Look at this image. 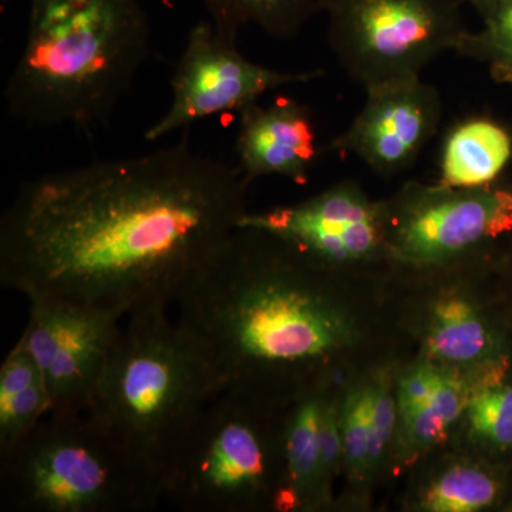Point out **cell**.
Instances as JSON below:
<instances>
[{
  "label": "cell",
  "instance_id": "13",
  "mask_svg": "<svg viewBox=\"0 0 512 512\" xmlns=\"http://www.w3.org/2000/svg\"><path fill=\"white\" fill-rule=\"evenodd\" d=\"M323 153L311 111L293 99L259 101L239 111L237 168L252 183L262 177H284L296 184L308 181Z\"/></svg>",
  "mask_w": 512,
  "mask_h": 512
},
{
  "label": "cell",
  "instance_id": "3",
  "mask_svg": "<svg viewBox=\"0 0 512 512\" xmlns=\"http://www.w3.org/2000/svg\"><path fill=\"white\" fill-rule=\"evenodd\" d=\"M150 42L140 0H30L25 43L3 90L10 119L84 134L106 126Z\"/></svg>",
  "mask_w": 512,
  "mask_h": 512
},
{
  "label": "cell",
  "instance_id": "26",
  "mask_svg": "<svg viewBox=\"0 0 512 512\" xmlns=\"http://www.w3.org/2000/svg\"><path fill=\"white\" fill-rule=\"evenodd\" d=\"M467 2L471 3L485 18L490 13V10L493 9L497 0H467Z\"/></svg>",
  "mask_w": 512,
  "mask_h": 512
},
{
  "label": "cell",
  "instance_id": "4",
  "mask_svg": "<svg viewBox=\"0 0 512 512\" xmlns=\"http://www.w3.org/2000/svg\"><path fill=\"white\" fill-rule=\"evenodd\" d=\"M168 311L123 320L87 407L161 484L181 440L222 390L210 356Z\"/></svg>",
  "mask_w": 512,
  "mask_h": 512
},
{
  "label": "cell",
  "instance_id": "22",
  "mask_svg": "<svg viewBox=\"0 0 512 512\" xmlns=\"http://www.w3.org/2000/svg\"><path fill=\"white\" fill-rule=\"evenodd\" d=\"M50 409L52 403L43 379L0 399V456L25 439Z\"/></svg>",
  "mask_w": 512,
  "mask_h": 512
},
{
  "label": "cell",
  "instance_id": "19",
  "mask_svg": "<svg viewBox=\"0 0 512 512\" xmlns=\"http://www.w3.org/2000/svg\"><path fill=\"white\" fill-rule=\"evenodd\" d=\"M505 357L474 367V387L466 407L468 426L477 439L500 450L512 448V383L505 382Z\"/></svg>",
  "mask_w": 512,
  "mask_h": 512
},
{
  "label": "cell",
  "instance_id": "7",
  "mask_svg": "<svg viewBox=\"0 0 512 512\" xmlns=\"http://www.w3.org/2000/svg\"><path fill=\"white\" fill-rule=\"evenodd\" d=\"M336 62L363 89L420 77L468 36L460 0H318Z\"/></svg>",
  "mask_w": 512,
  "mask_h": 512
},
{
  "label": "cell",
  "instance_id": "6",
  "mask_svg": "<svg viewBox=\"0 0 512 512\" xmlns=\"http://www.w3.org/2000/svg\"><path fill=\"white\" fill-rule=\"evenodd\" d=\"M285 431L272 434L261 393L224 387L202 410L171 457L164 500L185 512L278 508L285 477L275 473Z\"/></svg>",
  "mask_w": 512,
  "mask_h": 512
},
{
  "label": "cell",
  "instance_id": "21",
  "mask_svg": "<svg viewBox=\"0 0 512 512\" xmlns=\"http://www.w3.org/2000/svg\"><path fill=\"white\" fill-rule=\"evenodd\" d=\"M480 33H468L458 55L483 60L497 77L512 79V0H497Z\"/></svg>",
  "mask_w": 512,
  "mask_h": 512
},
{
  "label": "cell",
  "instance_id": "5",
  "mask_svg": "<svg viewBox=\"0 0 512 512\" xmlns=\"http://www.w3.org/2000/svg\"><path fill=\"white\" fill-rule=\"evenodd\" d=\"M0 457L6 511L146 512L164 500L160 478L87 410L47 413Z\"/></svg>",
  "mask_w": 512,
  "mask_h": 512
},
{
  "label": "cell",
  "instance_id": "25",
  "mask_svg": "<svg viewBox=\"0 0 512 512\" xmlns=\"http://www.w3.org/2000/svg\"><path fill=\"white\" fill-rule=\"evenodd\" d=\"M320 470L323 485L328 484L330 474L335 470L339 457L343 456L342 424L340 409L332 400L323 399L319 427Z\"/></svg>",
  "mask_w": 512,
  "mask_h": 512
},
{
  "label": "cell",
  "instance_id": "11",
  "mask_svg": "<svg viewBox=\"0 0 512 512\" xmlns=\"http://www.w3.org/2000/svg\"><path fill=\"white\" fill-rule=\"evenodd\" d=\"M238 228L269 232L316 268L389 255L383 205L370 200L350 181L298 204L259 214L247 212Z\"/></svg>",
  "mask_w": 512,
  "mask_h": 512
},
{
  "label": "cell",
  "instance_id": "14",
  "mask_svg": "<svg viewBox=\"0 0 512 512\" xmlns=\"http://www.w3.org/2000/svg\"><path fill=\"white\" fill-rule=\"evenodd\" d=\"M319 393L305 394L285 421V487L276 510H306L326 498L320 470Z\"/></svg>",
  "mask_w": 512,
  "mask_h": 512
},
{
  "label": "cell",
  "instance_id": "16",
  "mask_svg": "<svg viewBox=\"0 0 512 512\" xmlns=\"http://www.w3.org/2000/svg\"><path fill=\"white\" fill-rule=\"evenodd\" d=\"M473 393V379L441 370L436 387L417 402L397 406L399 441L404 458H416L439 444L464 413Z\"/></svg>",
  "mask_w": 512,
  "mask_h": 512
},
{
  "label": "cell",
  "instance_id": "17",
  "mask_svg": "<svg viewBox=\"0 0 512 512\" xmlns=\"http://www.w3.org/2000/svg\"><path fill=\"white\" fill-rule=\"evenodd\" d=\"M427 352L443 365L476 366L501 356L494 335L463 296L447 295L431 311Z\"/></svg>",
  "mask_w": 512,
  "mask_h": 512
},
{
  "label": "cell",
  "instance_id": "10",
  "mask_svg": "<svg viewBox=\"0 0 512 512\" xmlns=\"http://www.w3.org/2000/svg\"><path fill=\"white\" fill-rule=\"evenodd\" d=\"M29 305L28 325L16 346L39 367L50 412L87 410L126 318L52 298L29 299Z\"/></svg>",
  "mask_w": 512,
  "mask_h": 512
},
{
  "label": "cell",
  "instance_id": "20",
  "mask_svg": "<svg viewBox=\"0 0 512 512\" xmlns=\"http://www.w3.org/2000/svg\"><path fill=\"white\" fill-rule=\"evenodd\" d=\"M498 494L500 484L487 471L454 466L431 483L420 505L431 512H474L493 505Z\"/></svg>",
  "mask_w": 512,
  "mask_h": 512
},
{
  "label": "cell",
  "instance_id": "1",
  "mask_svg": "<svg viewBox=\"0 0 512 512\" xmlns=\"http://www.w3.org/2000/svg\"><path fill=\"white\" fill-rule=\"evenodd\" d=\"M237 165L180 143L39 175L0 218V284L121 316L170 309L247 214Z\"/></svg>",
  "mask_w": 512,
  "mask_h": 512
},
{
  "label": "cell",
  "instance_id": "12",
  "mask_svg": "<svg viewBox=\"0 0 512 512\" xmlns=\"http://www.w3.org/2000/svg\"><path fill=\"white\" fill-rule=\"evenodd\" d=\"M366 103L345 133L323 151L362 160L380 175H396L417 160L443 116L439 90L421 77L365 90Z\"/></svg>",
  "mask_w": 512,
  "mask_h": 512
},
{
  "label": "cell",
  "instance_id": "9",
  "mask_svg": "<svg viewBox=\"0 0 512 512\" xmlns=\"http://www.w3.org/2000/svg\"><path fill=\"white\" fill-rule=\"evenodd\" d=\"M323 76L322 69L284 72L252 62L239 52L238 43L218 35L210 20H201L191 29L171 77L170 107L144 137L153 143L197 121L241 111L281 87Z\"/></svg>",
  "mask_w": 512,
  "mask_h": 512
},
{
  "label": "cell",
  "instance_id": "15",
  "mask_svg": "<svg viewBox=\"0 0 512 512\" xmlns=\"http://www.w3.org/2000/svg\"><path fill=\"white\" fill-rule=\"evenodd\" d=\"M512 156V138L490 120L461 123L451 131L441 157V184L477 188L494 183Z\"/></svg>",
  "mask_w": 512,
  "mask_h": 512
},
{
  "label": "cell",
  "instance_id": "18",
  "mask_svg": "<svg viewBox=\"0 0 512 512\" xmlns=\"http://www.w3.org/2000/svg\"><path fill=\"white\" fill-rule=\"evenodd\" d=\"M215 32L238 43L245 26L279 40L293 39L318 15V0H198Z\"/></svg>",
  "mask_w": 512,
  "mask_h": 512
},
{
  "label": "cell",
  "instance_id": "8",
  "mask_svg": "<svg viewBox=\"0 0 512 512\" xmlns=\"http://www.w3.org/2000/svg\"><path fill=\"white\" fill-rule=\"evenodd\" d=\"M387 251L416 268L456 261L512 232V190L409 184L383 205Z\"/></svg>",
  "mask_w": 512,
  "mask_h": 512
},
{
  "label": "cell",
  "instance_id": "24",
  "mask_svg": "<svg viewBox=\"0 0 512 512\" xmlns=\"http://www.w3.org/2000/svg\"><path fill=\"white\" fill-rule=\"evenodd\" d=\"M397 423V400L386 376L370 383V451L369 466L379 463L392 441Z\"/></svg>",
  "mask_w": 512,
  "mask_h": 512
},
{
  "label": "cell",
  "instance_id": "2",
  "mask_svg": "<svg viewBox=\"0 0 512 512\" xmlns=\"http://www.w3.org/2000/svg\"><path fill=\"white\" fill-rule=\"evenodd\" d=\"M316 266L269 232L238 228L175 306L224 387L318 365L348 345V320L315 281Z\"/></svg>",
  "mask_w": 512,
  "mask_h": 512
},
{
  "label": "cell",
  "instance_id": "23",
  "mask_svg": "<svg viewBox=\"0 0 512 512\" xmlns=\"http://www.w3.org/2000/svg\"><path fill=\"white\" fill-rule=\"evenodd\" d=\"M343 457L353 474L369 470L370 383L350 392L340 409Z\"/></svg>",
  "mask_w": 512,
  "mask_h": 512
}]
</instances>
